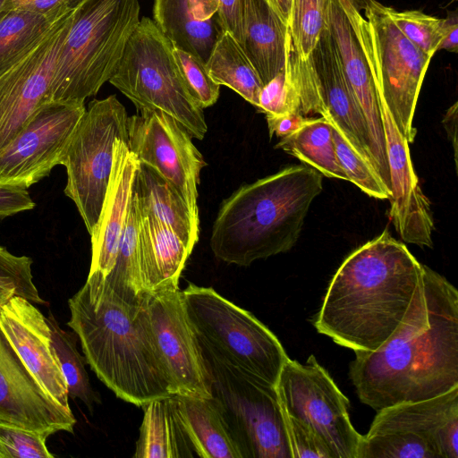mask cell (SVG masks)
Segmentation results:
<instances>
[{
	"instance_id": "cell-1",
	"label": "cell",
	"mask_w": 458,
	"mask_h": 458,
	"mask_svg": "<svg viewBox=\"0 0 458 458\" xmlns=\"http://www.w3.org/2000/svg\"><path fill=\"white\" fill-rule=\"evenodd\" d=\"M350 378L375 411L438 396L458 386V292L423 265L410 308L373 352H355Z\"/></svg>"
},
{
	"instance_id": "cell-2",
	"label": "cell",
	"mask_w": 458,
	"mask_h": 458,
	"mask_svg": "<svg viewBox=\"0 0 458 458\" xmlns=\"http://www.w3.org/2000/svg\"><path fill=\"white\" fill-rule=\"evenodd\" d=\"M422 272L406 245L384 230L343 261L314 327L354 352L377 350L404 318Z\"/></svg>"
},
{
	"instance_id": "cell-3",
	"label": "cell",
	"mask_w": 458,
	"mask_h": 458,
	"mask_svg": "<svg viewBox=\"0 0 458 458\" xmlns=\"http://www.w3.org/2000/svg\"><path fill=\"white\" fill-rule=\"evenodd\" d=\"M68 304L67 326L79 337L87 363L117 397L141 406L173 395L155 351L144 303L123 301L103 276L89 274Z\"/></svg>"
},
{
	"instance_id": "cell-4",
	"label": "cell",
	"mask_w": 458,
	"mask_h": 458,
	"mask_svg": "<svg viewBox=\"0 0 458 458\" xmlns=\"http://www.w3.org/2000/svg\"><path fill=\"white\" fill-rule=\"evenodd\" d=\"M322 182L316 169L292 165L242 184L220 205L211 230L212 252L224 262L247 267L288 251Z\"/></svg>"
},
{
	"instance_id": "cell-5",
	"label": "cell",
	"mask_w": 458,
	"mask_h": 458,
	"mask_svg": "<svg viewBox=\"0 0 458 458\" xmlns=\"http://www.w3.org/2000/svg\"><path fill=\"white\" fill-rule=\"evenodd\" d=\"M139 0H84L72 13L48 101L84 102L109 81L140 22Z\"/></svg>"
},
{
	"instance_id": "cell-6",
	"label": "cell",
	"mask_w": 458,
	"mask_h": 458,
	"mask_svg": "<svg viewBox=\"0 0 458 458\" xmlns=\"http://www.w3.org/2000/svg\"><path fill=\"white\" fill-rule=\"evenodd\" d=\"M370 72L378 98L409 143L417 130L413 117L431 56L412 44L394 24L386 6L377 0H337Z\"/></svg>"
},
{
	"instance_id": "cell-7",
	"label": "cell",
	"mask_w": 458,
	"mask_h": 458,
	"mask_svg": "<svg viewBox=\"0 0 458 458\" xmlns=\"http://www.w3.org/2000/svg\"><path fill=\"white\" fill-rule=\"evenodd\" d=\"M189 320L201 349L243 372L276 386L290 359L277 337L254 315L211 287L182 290Z\"/></svg>"
},
{
	"instance_id": "cell-8",
	"label": "cell",
	"mask_w": 458,
	"mask_h": 458,
	"mask_svg": "<svg viewBox=\"0 0 458 458\" xmlns=\"http://www.w3.org/2000/svg\"><path fill=\"white\" fill-rule=\"evenodd\" d=\"M137 110H159L172 116L192 138L203 140V109L191 96L173 55V44L153 20L142 17L130 36L108 81Z\"/></svg>"
},
{
	"instance_id": "cell-9",
	"label": "cell",
	"mask_w": 458,
	"mask_h": 458,
	"mask_svg": "<svg viewBox=\"0 0 458 458\" xmlns=\"http://www.w3.org/2000/svg\"><path fill=\"white\" fill-rule=\"evenodd\" d=\"M201 353L211 397L242 457L293 458L276 387L203 349Z\"/></svg>"
},
{
	"instance_id": "cell-10",
	"label": "cell",
	"mask_w": 458,
	"mask_h": 458,
	"mask_svg": "<svg viewBox=\"0 0 458 458\" xmlns=\"http://www.w3.org/2000/svg\"><path fill=\"white\" fill-rule=\"evenodd\" d=\"M128 114L115 95L93 99L78 123L60 160L66 167L64 193L76 205L91 235L106 199L114 162V143L128 141Z\"/></svg>"
},
{
	"instance_id": "cell-11",
	"label": "cell",
	"mask_w": 458,
	"mask_h": 458,
	"mask_svg": "<svg viewBox=\"0 0 458 458\" xmlns=\"http://www.w3.org/2000/svg\"><path fill=\"white\" fill-rule=\"evenodd\" d=\"M276 387L282 409L310 428L334 458H358L362 435L351 422L349 400L314 355L304 364L289 359Z\"/></svg>"
},
{
	"instance_id": "cell-12",
	"label": "cell",
	"mask_w": 458,
	"mask_h": 458,
	"mask_svg": "<svg viewBox=\"0 0 458 458\" xmlns=\"http://www.w3.org/2000/svg\"><path fill=\"white\" fill-rule=\"evenodd\" d=\"M156 353L172 394L210 398L201 349L179 288L150 293L144 302Z\"/></svg>"
},
{
	"instance_id": "cell-13",
	"label": "cell",
	"mask_w": 458,
	"mask_h": 458,
	"mask_svg": "<svg viewBox=\"0 0 458 458\" xmlns=\"http://www.w3.org/2000/svg\"><path fill=\"white\" fill-rule=\"evenodd\" d=\"M128 146L140 164L167 181L199 215L198 185L207 165L188 131L159 110H138L128 116Z\"/></svg>"
},
{
	"instance_id": "cell-14",
	"label": "cell",
	"mask_w": 458,
	"mask_h": 458,
	"mask_svg": "<svg viewBox=\"0 0 458 458\" xmlns=\"http://www.w3.org/2000/svg\"><path fill=\"white\" fill-rule=\"evenodd\" d=\"M85 112L84 102L43 103L0 153V183L27 190L47 176Z\"/></svg>"
},
{
	"instance_id": "cell-15",
	"label": "cell",
	"mask_w": 458,
	"mask_h": 458,
	"mask_svg": "<svg viewBox=\"0 0 458 458\" xmlns=\"http://www.w3.org/2000/svg\"><path fill=\"white\" fill-rule=\"evenodd\" d=\"M72 13L58 19L26 57L0 75V153L21 132L35 111L48 102L56 57Z\"/></svg>"
},
{
	"instance_id": "cell-16",
	"label": "cell",
	"mask_w": 458,
	"mask_h": 458,
	"mask_svg": "<svg viewBox=\"0 0 458 458\" xmlns=\"http://www.w3.org/2000/svg\"><path fill=\"white\" fill-rule=\"evenodd\" d=\"M0 422L47 437L73 432L76 420L40 386L0 328Z\"/></svg>"
},
{
	"instance_id": "cell-17",
	"label": "cell",
	"mask_w": 458,
	"mask_h": 458,
	"mask_svg": "<svg viewBox=\"0 0 458 458\" xmlns=\"http://www.w3.org/2000/svg\"><path fill=\"white\" fill-rule=\"evenodd\" d=\"M378 100L390 176V218L404 242L432 248L434 221L411 164L409 142L398 131L385 102Z\"/></svg>"
},
{
	"instance_id": "cell-18",
	"label": "cell",
	"mask_w": 458,
	"mask_h": 458,
	"mask_svg": "<svg viewBox=\"0 0 458 458\" xmlns=\"http://www.w3.org/2000/svg\"><path fill=\"white\" fill-rule=\"evenodd\" d=\"M0 328L45 392L58 405L72 411L47 318L33 302L16 295L0 310Z\"/></svg>"
},
{
	"instance_id": "cell-19",
	"label": "cell",
	"mask_w": 458,
	"mask_h": 458,
	"mask_svg": "<svg viewBox=\"0 0 458 458\" xmlns=\"http://www.w3.org/2000/svg\"><path fill=\"white\" fill-rule=\"evenodd\" d=\"M327 22L336 44L345 79L368 127L376 171L390 191L386 139L378 97L366 60L337 0L328 2Z\"/></svg>"
},
{
	"instance_id": "cell-20",
	"label": "cell",
	"mask_w": 458,
	"mask_h": 458,
	"mask_svg": "<svg viewBox=\"0 0 458 458\" xmlns=\"http://www.w3.org/2000/svg\"><path fill=\"white\" fill-rule=\"evenodd\" d=\"M369 431L406 433L427 442L438 458H458V386L377 411Z\"/></svg>"
},
{
	"instance_id": "cell-21",
	"label": "cell",
	"mask_w": 458,
	"mask_h": 458,
	"mask_svg": "<svg viewBox=\"0 0 458 458\" xmlns=\"http://www.w3.org/2000/svg\"><path fill=\"white\" fill-rule=\"evenodd\" d=\"M312 57L327 111L325 119L337 128L376 170L368 127L345 79L338 49L327 22Z\"/></svg>"
},
{
	"instance_id": "cell-22",
	"label": "cell",
	"mask_w": 458,
	"mask_h": 458,
	"mask_svg": "<svg viewBox=\"0 0 458 458\" xmlns=\"http://www.w3.org/2000/svg\"><path fill=\"white\" fill-rule=\"evenodd\" d=\"M140 161L128 141L114 143V162L106 199L91 236V263L89 274L106 276L112 269L125 225L131 187Z\"/></svg>"
},
{
	"instance_id": "cell-23",
	"label": "cell",
	"mask_w": 458,
	"mask_h": 458,
	"mask_svg": "<svg viewBox=\"0 0 458 458\" xmlns=\"http://www.w3.org/2000/svg\"><path fill=\"white\" fill-rule=\"evenodd\" d=\"M137 250L142 280L149 293L178 288L191 251L171 228L138 211Z\"/></svg>"
},
{
	"instance_id": "cell-24",
	"label": "cell",
	"mask_w": 458,
	"mask_h": 458,
	"mask_svg": "<svg viewBox=\"0 0 458 458\" xmlns=\"http://www.w3.org/2000/svg\"><path fill=\"white\" fill-rule=\"evenodd\" d=\"M174 414L195 456L242 458L216 403L210 398L173 394Z\"/></svg>"
},
{
	"instance_id": "cell-25",
	"label": "cell",
	"mask_w": 458,
	"mask_h": 458,
	"mask_svg": "<svg viewBox=\"0 0 458 458\" xmlns=\"http://www.w3.org/2000/svg\"><path fill=\"white\" fill-rule=\"evenodd\" d=\"M131 192L140 214L171 228L192 251L199 241V215L191 211L167 181L150 167L140 164Z\"/></svg>"
},
{
	"instance_id": "cell-26",
	"label": "cell",
	"mask_w": 458,
	"mask_h": 458,
	"mask_svg": "<svg viewBox=\"0 0 458 458\" xmlns=\"http://www.w3.org/2000/svg\"><path fill=\"white\" fill-rule=\"evenodd\" d=\"M153 21L174 47L205 64L224 32L218 18L198 20L190 0H154Z\"/></svg>"
},
{
	"instance_id": "cell-27",
	"label": "cell",
	"mask_w": 458,
	"mask_h": 458,
	"mask_svg": "<svg viewBox=\"0 0 458 458\" xmlns=\"http://www.w3.org/2000/svg\"><path fill=\"white\" fill-rule=\"evenodd\" d=\"M286 32V25L264 0H251L242 47L263 86L284 66Z\"/></svg>"
},
{
	"instance_id": "cell-28",
	"label": "cell",
	"mask_w": 458,
	"mask_h": 458,
	"mask_svg": "<svg viewBox=\"0 0 458 458\" xmlns=\"http://www.w3.org/2000/svg\"><path fill=\"white\" fill-rule=\"evenodd\" d=\"M170 396L140 407L143 420L134 458H185L195 454L174 414Z\"/></svg>"
},
{
	"instance_id": "cell-29",
	"label": "cell",
	"mask_w": 458,
	"mask_h": 458,
	"mask_svg": "<svg viewBox=\"0 0 458 458\" xmlns=\"http://www.w3.org/2000/svg\"><path fill=\"white\" fill-rule=\"evenodd\" d=\"M206 68L216 84L232 89L257 108L263 83L240 43L229 32H223L216 42Z\"/></svg>"
},
{
	"instance_id": "cell-30",
	"label": "cell",
	"mask_w": 458,
	"mask_h": 458,
	"mask_svg": "<svg viewBox=\"0 0 458 458\" xmlns=\"http://www.w3.org/2000/svg\"><path fill=\"white\" fill-rule=\"evenodd\" d=\"M276 148L297 157L322 175L346 180L336 156L332 124L324 117H313L296 131L281 138Z\"/></svg>"
},
{
	"instance_id": "cell-31",
	"label": "cell",
	"mask_w": 458,
	"mask_h": 458,
	"mask_svg": "<svg viewBox=\"0 0 458 458\" xmlns=\"http://www.w3.org/2000/svg\"><path fill=\"white\" fill-rule=\"evenodd\" d=\"M137 230L138 210L131 192L114 264L103 279L108 287L123 301L140 306L145 302L150 293L145 287L140 270Z\"/></svg>"
},
{
	"instance_id": "cell-32",
	"label": "cell",
	"mask_w": 458,
	"mask_h": 458,
	"mask_svg": "<svg viewBox=\"0 0 458 458\" xmlns=\"http://www.w3.org/2000/svg\"><path fill=\"white\" fill-rule=\"evenodd\" d=\"M56 21L24 10L2 11L0 75L26 57L45 38Z\"/></svg>"
},
{
	"instance_id": "cell-33",
	"label": "cell",
	"mask_w": 458,
	"mask_h": 458,
	"mask_svg": "<svg viewBox=\"0 0 458 458\" xmlns=\"http://www.w3.org/2000/svg\"><path fill=\"white\" fill-rule=\"evenodd\" d=\"M47 321L51 329L52 345L67 384L68 395L80 399L92 411L94 404L100 403V398L89 383L85 357L77 350L74 336L60 327L51 312Z\"/></svg>"
},
{
	"instance_id": "cell-34",
	"label": "cell",
	"mask_w": 458,
	"mask_h": 458,
	"mask_svg": "<svg viewBox=\"0 0 458 458\" xmlns=\"http://www.w3.org/2000/svg\"><path fill=\"white\" fill-rule=\"evenodd\" d=\"M329 0H292L287 26L296 52L303 58L312 56L327 22Z\"/></svg>"
},
{
	"instance_id": "cell-35",
	"label": "cell",
	"mask_w": 458,
	"mask_h": 458,
	"mask_svg": "<svg viewBox=\"0 0 458 458\" xmlns=\"http://www.w3.org/2000/svg\"><path fill=\"white\" fill-rule=\"evenodd\" d=\"M332 136L337 158L348 181L370 197L379 199H389L390 191L371 164L360 155L333 125Z\"/></svg>"
},
{
	"instance_id": "cell-36",
	"label": "cell",
	"mask_w": 458,
	"mask_h": 458,
	"mask_svg": "<svg viewBox=\"0 0 458 458\" xmlns=\"http://www.w3.org/2000/svg\"><path fill=\"white\" fill-rule=\"evenodd\" d=\"M386 12L406 38L426 55L433 57L442 40L444 19L419 10L399 12L386 6Z\"/></svg>"
},
{
	"instance_id": "cell-37",
	"label": "cell",
	"mask_w": 458,
	"mask_h": 458,
	"mask_svg": "<svg viewBox=\"0 0 458 458\" xmlns=\"http://www.w3.org/2000/svg\"><path fill=\"white\" fill-rule=\"evenodd\" d=\"M173 55L193 99L202 109L213 106L219 98L220 86L211 79L206 64L174 45Z\"/></svg>"
},
{
	"instance_id": "cell-38",
	"label": "cell",
	"mask_w": 458,
	"mask_h": 458,
	"mask_svg": "<svg viewBox=\"0 0 458 458\" xmlns=\"http://www.w3.org/2000/svg\"><path fill=\"white\" fill-rule=\"evenodd\" d=\"M47 438L38 432L0 422V458H53Z\"/></svg>"
},
{
	"instance_id": "cell-39",
	"label": "cell",
	"mask_w": 458,
	"mask_h": 458,
	"mask_svg": "<svg viewBox=\"0 0 458 458\" xmlns=\"http://www.w3.org/2000/svg\"><path fill=\"white\" fill-rule=\"evenodd\" d=\"M32 259L27 256H16L0 246V279L14 284L20 296L33 303L44 304L33 283L31 273Z\"/></svg>"
},
{
	"instance_id": "cell-40",
	"label": "cell",
	"mask_w": 458,
	"mask_h": 458,
	"mask_svg": "<svg viewBox=\"0 0 458 458\" xmlns=\"http://www.w3.org/2000/svg\"><path fill=\"white\" fill-rule=\"evenodd\" d=\"M283 413L293 458H334L327 445L310 428L284 410Z\"/></svg>"
},
{
	"instance_id": "cell-41",
	"label": "cell",
	"mask_w": 458,
	"mask_h": 458,
	"mask_svg": "<svg viewBox=\"0 0 458 458\" xmlns=\"http://www.w3.org/2000/svg\"><path fill=\"white\" fill-rule=\"evenodd\" d=\"M222 30L243 44L251 0H215Z\"/></svg>"
},
{
	"instance_id": "cell-42",
	"label": "cell",
	"mask_w": 458,
	"mask_h": 458,
	"mask_svg": "<svg viewBox=\"0 0 458 458\" xmlns=\"http://www.w3.org/2000/svg\"><path fill=\"white\" fill-rule=\"evenodd\" d=\"M84 0H5L2 11L24 10L56 21L73 12Z\"/></svg>"
},
{
	"instance_id": "cell-43",
	"label": "cell",
	"mask_w": 458,
	"mask_h": 458,
	"mask_svg": "<svg viewBox=\"0 0 458 458\" xmlns=\"http://www.w3.org/2000/svg\"><path fill=\"white\" fill-rule=\"evenodd\" d=\"M36 206L26 189L0 183V219Z\"/></svg>"
},
{
	"instance_id": "cell-44",
	"label": "cell",
	"mask_w": 458,
	"mask_h": 458,
	"mask_svg": "<svg viewBox=\"0 0 458 458\" xmlns=\"http://www.w3.org/2000/svg\"><path fill=\"white\" fill-rule=\"evenodd\" d=\"M269 136L276 135L284 138L309 123L313 116H305L297 112H291L281 115H266Z\"/></svg>"
},
{
	"instance_id": "cell-45",
	"label": "cell",
	"mask_w": 458,
	"mask_h": 458,
	"mask_svg": "<svg viewBox=\"0 0 458 458\" xmlns=\"http://www.w3.org/2000/svg\"><path fill=\"white\" fill-rule=\"evenodd\" d=\"M446 50L456 53L458 50V18L456 12H453L444 19L443 36L438 50Z\"/></svg>"
},
{
	"instance_id": "cell-46",
	"label": "cell",
	"mask_w": 458,
	"mask_h": 458,
	"mask_svg": "<svg viewBox=\"0 0 458 458\" xmlns=\"http://www.w3.org/2000/svg\"><path fill=\"white\" fill-rule=\"evenodd\" d=\"M457 106L458 103L455 102L450 106L443 118V124L447 132V136L454 149V164L457 169Z\"/></svg>"
},
{
	"instance_id": "cell-47",
	"label": "cell",
	"mask_w": 458,
	"mask_h": 458,
	"mask_svg": "<svg viewBox=\"0 0 458 458\" xmlns=\"http://www.w3.org/2000/svg\"><path fill=\"white\" fill-rule=\"evenodd\" d=\"M279 19L286 25L289 24L292 0H264Z\"/></svg>"
},
{
	"instance_id": "cell-48",
	"label": "cell",
	"mask_w": 458,
	"mask_h": 458,
	"mask_svg": "<svg viewBox=\"0 0 458 458\" xmlns=\"http://www.w3.org/2000/svg\"><path fill=\"white\" fill-rule=\"evenodd\" d=\"M20 296V293L14 284L0 279V310L14 296Z\"/></svg>"
},
{
	"instance_id": "cell-49",
	"label": "cell",
	"mask_w": 458,
	"mask_h": 458,
	"mask_svg": "<svg viewBox=\"0 0 458 458\" xmlns=\"http://www.w3.org/2000/svg\"><path fill=\"white\" fill-rule=\"evenodd\" d=\"M5 3V0H0V13L2 12L3 10V7H4V4Z\"/></svg>"
}]
</instances>
